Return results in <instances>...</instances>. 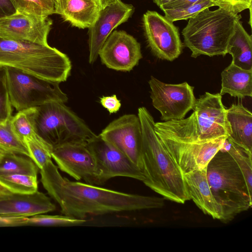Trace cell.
<instances>
[{
    "label": "cell",
    "mask_w": 252,
    "mask_h": 252,
    "mask_svg": "<svg viewBox=\"0 0 252 252\" xmlns=\"http://www.w3.org/2000/svg\"><path fill=\"white\" fill-rule=\"evenodd\" d=\"M241 15L219 8H207L189 19L182 34L184 45L191 51V56H225L228 41L234 32Z\"/></svg>",
    "instance_id": "cell-6"
},
{
    "label": "cell",
    "mask_w": 252,
    "mask_h": 252,
    "mask_svg": "<svg viewBox=\"0 0 252 252\" xmlns=\"http://www.w3.org/2000/svg\"><path fill=\"white\" fill-rule=\"evenodd\" d=\"M99 135L127 157L142 171V136L138 115L126 114L117 118L108 124Z\"/></svg>",
    "instance_id": "cell-13"
},
{
    "label": "cell",
    "mask_w": 252,
    "mask_h": 252,
    "mask_svg": "<svg viewBox=\"0 0 252 252\" xmlns=\"http://www.w3.org/2000/svg\"><path fill=\"white\" fill-rule=\"evenodd\" d=\"M214 6L210 0H199L192 4L182 8L163 10L165 17L172 22L192 18L202 10Z\"/></svg>",
    "instance_id": "cell-31"
},
{
    "label": "cell",
    "mask_w": 252,
    "mask_h": 252,
    "mask_svg": "<svg viewBox=\"0 0 252 252\" xmlns=\"http://www.w3.org/2000/svg\"><path fill=\"white\" fill-rule=\"evenodd\" d=\"M137 115L142 136L143 182L164 198L184 204L190 197L183 172L158 137L155 122L149 111L140 107Z\"/></svg>",
    "instance_id": "cell-2"
},
{
    "label": "cell",
    "mask_w": 252,
    "mask_h": 252,
    "mask_svg": "<svg viewBox=\"0 0 252 252\" xmlns=\"http://www.w3.org/2000/svg\"><path fill=\"white\" fill-rule=\"evenodd\" d=\"M56 1H57V0H55Z\"/></svg>",
    "instance_id": "cell-44"
},
{
    "label": "cell",
    "mask_w": 252,
    "mask_h": 252,
    "mask_svg": "<svg viewBox=\"0 0 252 252\" xmlns=\"http://www.w3.org/2000/svg\"><path fill=\"white\" fill-rule=\"evenodd\" d=\"M199 0H174L161 5L160 9L162 11L166 9H173L185 7L195 3Z\"/></svg>",
    "instance_id": "cell-37"
},
{
    "label": "cell",
    "mask_w": 252,
    "mask_h": 252,
    "mask_svg": "<svg viewBox=\"0 0 252 252\" xmlns=\"http://www.w3.org/2000/svg\"><path fill=\"white\" fill-rule=\"evenodd\" d=\"M0 150L30 157L25 142L16 134L12 126L11 119L5 124H0Z\"/></svg>",
    "instance_id": "cell-27"
},
{
    "label": "cell",
    "mask_w": 252,
    "mask_h": 252,
    "mask_svg": "<svg viewBox=\"0 0 252 252\" xmlns=\"http://www.w3.org/2000/svg\"><path fill=\"white\" fill-rule=\"evenodd\" d=\"M221 77V95L228 94L239 98L252 96V69H244L231 63L222 71Z\"/></svg>",
    "instance_id": "cell-22"
},
{
    "label": "cell",
    "mask_w": 252,
    "mask_h": 252,
    "mask_svg": "<svg viewBox=\"0 0 252 252\" xmlns=\"http://www.w3.org/2000/svg\"><path fill=\"white\" fill-rule=\"evenodd\" d=\"M30 154V158L39 169L51 160L52 148L37 135L24 139Z\"/></svg>",
    "instance_id": "cell-29"
},
{
    "label": "cell",
    "mask_w": 252,
    "mask_h": 252,
    "mask_svg": "<svg viewBox=\"0 0 252 252\" xmlns=\"http://www.w3.org/2000/svg\"><path fill=\"white\" fill-rule=\"evenodd\" d=\"M142 25L148 45L155 56L173 61L181 54L183 44L173 22L155 11L148 10L143 14Z\"/></svg>",
    "instance_id": "cell-10"
},
{
    "label": "cell",
    "mask_w": 252,
    "mask_h": 252,
    "mask_svg": "<svg viewBox=\"0 0 252 252\" xmlns=\"http://www.w3.org/2000/svg\"><path fill=\"white\" fill-rule=\"evenodd\" d=\"M28 217L0 215V227L27 225Z\"/></svg>",
    "instance_id": "cell-36"
},
{
    "label": "cell",
    "mask_w": 252,
    "mask_h": 252,
    "mask_svg": "<svg viewBox=\"0 0 252 252\" xmlns=\"http://www.w3.org/2000/svg\"><path fill=\"white\" fill-rule=\"evenodd\" d=\"M228 152L240 168L246 180L249 190L252 192V153L226 137L219 150Z\"/></svg>",
    "instance_id": "cell-25"
},
{
    "label": "cell",
    "mask_w": 252,
    "mask_h": 252,
    "mask_svg": "<svg viewBox=\"0 0 252 252\" xmlns=\"http://www.w3.org/2000/svg\"><path fill=\"white\" fill-rule=\"evenodd\" d=\"M252 37L245 30L240 20L235 26L226 48L232 57L231 63L242 69H252Z\"/></svg>",
    "instance_id": "cell-23"
},
{
    "label": "cell",
    "mask_w": 252,
    "mask_h": 252,
    "mask_svg": "<svg viewBox=\"0 0 252 252\" xmlns=\"http://www.w3.org/2000/svg\"><path fill=\"white\" fill-rule=\"evenodd\" d=\"M158 7L174 0H152Z\"/></svg>",
    "instance_id": "cell-41"
},
{
    "label": "cell",
    "mask_w": 252,
    "mask_h": 252,
    "mask_svg": "<svg viewBox=\"0 0 252 252\" xmlns=\"http://www.w3.org/2000/svg\"><path fill=\"white\" fill-rule=\"evenodd\" d=\"M0 66L15 68L59 83L66 81L72 68L69 57L48 44L0 37Z\"/></svg>",
    "instance_id": "cell-4"
},
{
    "label": "cell",
    "mask_w": 252,
    "mask_h": 252,
    "mask_svg": "<svg viewBox=\"0 0 252 252\" xmlns=\"http://www.w3.org/2000/svg\"><path fill=\"white\" fill-rule=\"evenodd\" d=\"M40 181L65 216L85 220L99 216L162 207L164 198L121 192L63 177L52 160L40 169Z\"/></svg>",
    "instance_id": "cell-1"
},
{
    "label": "cell",
    "mask_w": 252,
    "mask_h": 252,
    "mask_svg": "<svg viewBox=\"0 0 252 252\" xmlns=\"http://www.w3.org/2000/svg\"><path fill=\"white\" fill-rule=\"evenodd\" d=\"M220 93L206 92L196 99L193 112L198 139L208 141L227 137L231 129Z\"/></svg>",
    "instance_id": "cell-12"
},
{
    "label": "cell",
    "mask_w": 252,
    "mask_h": 252,
    "mask_svg": "<svg viewBox=\"0 0 252 252\" xmlns=\"http://www.w3.org/2000/svg\"><path fill=\"white\" fill-rule=\"evenodd\" d=\"M2 152H3V151L0 150V153H2Z\"/></svg>",
    "instance_id": "cell-43"
},
{
    "label": "cell",
    "mask_w": 252,
    "mask_h": 252,
    "mask_svg": "<svg viewBox=\"0 0 252 252\" xmlns=\"http://www.w3.org/2000/svg\"><path fill=\"white\" fill-rule=\"evenodd\" d=\"M7 84L5 67L0 66V124H5L12 118V108Z\"/></svg>",
    "instance_id": "cell-33"
},
{
    "label": "cell",
    "mask_w": 252,
    "mask_h": 252,
    "mask_svg": "<svg viewBox=\"0 0 252 252\" xmlns=\"http://www.w3.org/2000/svg\"><path fill=\"white\" fill-rule=\"evenodd\" d=\"M149 84L152 104L160 113L162 121L184 119L193 109L196 102L194 88L187 82L167 84L151 76Z\"/></svg>",
    "instance_id": "cell-9"
},
{
    "label": "cell",
    "mask_w": 252,
    "mask_h": 252,
    "mask_svg": "<svg viewBox=\"0 0 252 252\" xmlns=\"http://www.w3.org/2000/svg\"><path fill=\"white\" fill-rule=\"evenodd\" d=\"M32 120L36 134L52 149L64 144H86L96 135L63 102L52 101L34 107Z\"/></svg>",
    "instance_id": "cell-7"
},
{
    "label": "cell",
    "mask_w": 252,
    "mask_h": 252,
    "mask_svg": "<svg viewBox=\"0 0 252 252\" xmlns=\"http://www.w3.org/2000/svg\"><path fill=\"white\" fill-rule=\"evenodd\" d=\"M52 158L58 167L76 180L100 185L94 158L87 143H68L54 148Z\"/></svg>",
    "instance_id": "cell-14"
},
{
    "label": "cell",
    "mask_w": 252,
    "mask_h": 252,
    "mask_svg": "<svg viewBox=\"0 0 252 252\" xmlns=\"http://www.w3.org/2000/svg\"><path fill=\"white\" fill-rule=\"evenodd\" d=\"M33 108L19 111L11 119V124L14 130L23 140L26 138L36 135L32 120Z\"/></svg>",
    "instance_id": "cell-30"
},
{
    "label": "cell",
    "mask_w": 252,
    "mask_h": 252,
    "mask_svg": "<svg viewBox=\"0 0 252 252\" xmlns=\"http://www.w3.org/2000/svg\"><path fill=\"white\" fill-rule=\"evenodd\" d=\"M101 9L97 0H57L55 14L79 29L90 28Z\"/></svg>",
    "instance_id": "cell-20"
},
{
    "label": "cell",
    "mask_w": 252,
    "mask_h": 252,
    "mask_svg": "<svg viewBox=\"0 0 252 252\" xmlns=\"http://www.w3.org/2000/svg\"><path fill=\"white\" fill-rule=\"evenodd\" d=\"M15 12L16 9L11 0H0V18Z\"/></svg>",
    "instance_id": "cell-38"
},
{
    "label": "cell",
    "mask_w": 252,
    "mask_h": 252,
    "mask_svg": "<svg viewBox=\"0 0 252 252\" xmlns=\"http://www.w3.org/2000/svg\"><path fill=\"white\" fill-rule=\"evenodd\" d=\"M98 56L106 67L127 72L137 65L142 58L140 44L124 31H114L101 48Z\"/></svg>",
    "instance_id": "cell-15"
},
{
    "label": "cell",
    "mask_w": 252,
    "mask_h": 252,
    "mask_svg": "<svg viewBox=\"0 0 252 252\" xmlns=\"http://www.w3.org/2000/svg\"><path fill=\"white\" fill-rule=\"evenodd\" d=\"M154 128L161 143L183 174L206 168L226 137L199 141L194 112L186 119L155 123Z\"/></svg>",
    "instance_id": "cell-3"
},
{
    "label": "cell",
    "mask_w": 252,
    "mask_h": 252,
    "mask_svg": "<svg viewBox=\"0 0 252 252\" xmlns=\"http://www.w3.org/2000/svg\"><path fill=\"white\" fill-rule=\"evenodd\" d=\"M5 68L10 102L18 111L52 101H67L68 97L61 89L60 83L12 67Z\"/></svg>",
    "instance_id": "cell-8"
},
{
    "label": "cell",
    "mask_w": 252,
    "mask_h": 252,
    "mask_svg": "<svg viewBox=\"0 0 252 252\" xmlns=\"http://www.w3.org/2000/svg\"><path fill=\"white\" fill-rule=\"evenodd\" d=\"M100 103L110 114L117 112L121 107V101L115 94L100 97Z\"/></svg>",
    "instance_id": "cell-35"
},
{
    "label": "cell",
    "mask_w": 252,
    "mask_h": 252,
    "mask_svg": "<svg viewBox=\"0 0 252 252\" xmlns=\"http://www.w3.org/2000/svg\"><path fill=\"white\" fill-rule=\"evenodd\" d=\"M55 205L38 190L32 193H14L0 198V215L31 217L52 212Z\"/></svg>",
    "instance_id": "cell-18"
},
{
    "label": "cell",
    "mask_w": 252,
    "mask_h": 252,
    "mask_svg": "<svg viewBox=\"0 0 252 252\" xmlns=\"http://www.w3.org/2000/svg\"><path fill=\"white\" fill-rule=\"evenodd\" d=\"M206 168L183 174L190 199L205 214L222 220L221 208L211 192L206 177Z\"/></svg>",
    "instance_id": "cell-19"
},
{
    "label": "cell",
    "mask_w": 252,
    "mask_h": 252,
    "mask_svg": "<svg viewBox=\"0 0 252 252\" xmlns=\"http://www.w3.org/2000/svg\"><path fill=\"white\" fill-rule=\"evenodd\" d=\"M16 11L48 17L55 14V0H11Z\"/></svg>",
    "instance_id": "cell-28"
},
{
    "label": "cell",
    "mask_w": 252,
    "mask_h": 252,
    "mask_svg": "<svg viewBox=\"0 0 252 252\" xmlns=\"http://www.w3.org/2000/svg\"><path fill=\"white\" fill-rule=\"evenodd\" d=\"M101 6V9L104 8L106 6L114 3L116 0H97Z\"/></svg>",
    "instance_id": "cell-40"
},
{
    "label": "cell",
    "mask_w": 252,
    "mask_h": 252,
    "mask_svg": "<svg viewBox=\"0 0 252 252\" xmlns=\"http://www.w3.org/2000/svg\"><path fill=\"white\" fill-rule=\"evenodd\" d=\"M3 152H2V153H0V157H1V155H2V154Z\"/></svg>",
    "instance_id": "cell-42"
},
{
    "label": "cell",
    "mask_w": 252,
    "mask_h": 252,
    "mask_svg": "<svg viewBox=\"0 0 252 252\" xmlns=\"http://www.w3.org/2000/svg\"><path fill=\"white\" fill-rule=\"evenodd\" d=\"M206 177L211 192L221 208L222 221L231 220L252 206V192L238 164L227 152L219 151L208 164Z\"/></svg>",
    "instance_id": "cell-5"
},
{
    "label": "cell",
    "mask_w": 252,
    "mask_h": 252,
    "mask_svg": "<svg viewBox=\"0 0 252 252\" xmlns=\"http://www.w3.org/2000/svg\"><path fill=\"white\" fill-rule=\"evenodd\" d=\"M231 133L228 137L236 143L252 151V114L242 103L232 104L226 109Z\"/></svg>",
    "instance_id": "cell-21"
},
{
    "label": "cell",
    "mask_w": 252,
    "mask_h": 252,
    "mask_svg": "<svg viewBox=\"0 0 252 252\" xmlns=\"http://www.w3.org/2000/svg\"><path fill=\"white\" fill-rule=\"evenodd\" d=\"M85 220L78 219L65 215H36L28 218L27 225L68 226L81 224Z\"/></svg>",
    "instance_id": "cell-32"
},
{
    "label": "cell",
    "mask_w": 252,
    "mask_h": 252,
    "mask_svg": "<svg viewBox=\"0 0 252 252\" xmlns=\"http://www.w3.org/2000/svg\"><path fill=\"white\" fill-rule=\"evenodd\" d=\"M38 167L29 157L4 152L0 158V175L23 174L37 176Z\"/></svg>",
    "instance_id": "cell-24"
},
{
    "label": "cell",
    "mask_w": 252,
    "mask_h": 252,
    "mask_svg": "<svg viewBox=\"0 0 252 252\" xmlns=\"http://www.w3.org/2000/svg\"><path fill=\"white\" fill-rule=\"evenodd\" d=\"M0 183L16 193L29 194L38 190L37 176L23 174L0 175Z\"/></svg>",
    "instance_id": "cell-26"
},
{
    "label": "cell",
    "mask_w": 252,
    "mask_h": 252,
    "mask_svg": "<svg viewBox=\"0 0 252 252\" xmlns=\"http://www.w3.org/2000/svg\"></svg>",
    "instance_id": "cell-45"
},
{
    "label": "cell",
    "mask_w": 252,
    "mask_h": 252,
    "mask_svg": "<svg viewBox=\"0 0 252 252\" xmlns=\"http://www.w3.org/2000/svg\"><path fill=\"white\" fill-rule=\"evenodd\" d=\"M134 11L132 5L116 0L101 9L94 23L89 28V62L94 63L99 52L113 30L126 22Z\"/></svg>",
    "instance_id": "cell-17"
},
{
    "label": "cell",
    "mask_w": 252,
    "mask_h": 252,
    "mask_svg": "<svg viewBox=\"0 0 252 252\" xmlns=\"http://www.w3.org/2000/svg\"><path fill=\"white\" fill-rule=\"evenodd\" d=\"M15 193L0 183V198Z\"/></svg>",
    "instance_id": "cell-39"
},
{
    "label": "cell",
    "mask_w": 252,
    "mask_h": 252,
    "mask_svg": "<svg viewBox=\"0 0 252 252\" xmlns=\"http://www.w3.org/2000/svg\"><path fill=\"white\" fill-rule=\"evenodd\" d=\"M87 146L96 165L99 185L115 177H126L143 182L145 176L141 169L112 145L96 135Z\"/></svg>",
    "instance_id": "cell-11"
},
{
    "label": "cell",
    "mask_w": 252,
    "mask_h": 252,
    "mask_svg": "<svg viewBox=\"0 0 252 252\" xmlns=\"http://www.w3.org/2000/svg\"><path fill=\"white\" fill-rule=\"evenodd\" d=\"M214 6H217L227 12L238 14L252 7V0H210Z\"/></svg>",
    "instance_id": "cell-34"
},
{
    "label": "cell",
    "mask_w": 252,
    "mask_h": 252,
    "mask_svg": "<svg viewBox=\"0 0 252 252\" xmlns=\"http://www.w3.org/2000/svg\"><path fill=\"white\" fill-rule=\"evenodd\" d=\"M52 24L49 17L16 11L0 18V37L47 45Z\"/></svg>",
    "instance_id": "cell-16"
}]
</instances>
